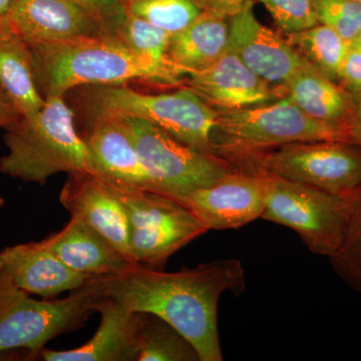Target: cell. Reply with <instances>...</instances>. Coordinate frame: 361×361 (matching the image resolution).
<instances>
[{
  "label": "cell",
  "instance_id": "cell-1",
  "mask_svg": "<svg viewBox=\"0 0 361 361\" xmlns=\"http://www.w3.org/2000/svg\"><path fill=\"white\" fill-rule=\"evenodd\" d=\"M102 279L104 296L130 311L165 320L193 344L201 361L223 360L218 303L225 292L239 295L245 289L241 261L222 259L177 272L137 263Z\"/></svg>",
  "mask_w": 361,
  "mask_h": 361
},
{
  "label": "cell",
  "instance_id": "cell-2",
  "mask_svg": "<svg viewBox=\"0 0 361 361\" xmlns=\"http://www.w3.org/2000/svg\"><path fill=\"white\" fill-rule=\"evenodd\" d=\"M28 47L35 84L44 99L65 97L68 90L87 85L142 82L178 87L186 78L179 68L160 65L133 51L114 32Z\"/></svg>",
  "mask_w": 361,
  "mask_h": 361
},
{
  "label": "cell",
  "instance_id": "cell-3",
  "mask_svg": "<svg viewBox=\"0 0 361 361\" xmlns=\"http://www.w3.org/2000/svg\"><path fill=\"white\" fill-rule=\"evenodd\" d=\"M4 130L8 152L0 157L1 174L39 185L59 173L94 175L90 149L63 97L45 99L39 113L20 116Z\"/></svg>",
  "mask_w": 361,
  "mask_h": 361
},
{
  "label": "cell",
  "instance_id": "cell-4",
  "mask_svg": "<svg viewBox=\"0 0 361 361\" xmlns=\"http://www.w3.org/2000/svg\"><path fill=\"white\" fill-rule=\"evenodd\" d=\"M104 297L102 277H90L65 298L37 300L0 271V360L18 350L35 360L47 342L84 327Z\"/></svg>",
  "mask_w": 361,
  "mask_h": 361
},
{
  "label": "cell",
  "instance_id": "cell-5",
  "mask_svg": "<svg viewBox=\"0 0 361 361\" xmlns=\"http://www.w3.org/2000/svg\"><path fill=\"white\" fill-rule=\"evenodd\" d=\"M84 103L90 121L139 118L197 151L216 155L213 134L218 111L185 85L157 94L137 92L126 85H89Z\"/></svg>",
  "mask_w": 361,
  "mask_h": 361
},
{
  "label": "cell",
  "instance_id": "cell-6",
  "mask_svg": "<svg viewBox=\"0 0 361 361\" xmlns=\"http://www.w3.org/2000/svg\"><path fill=\"white\" fill-rule=\"evenodd\" d=\"M348 142L344 123L306 115L288 97L235 111H218L213 134L216 155L249 159L292 142Z\"/></svg>",
  "mask_w": 361,
  "mask_h": 361
},
{
  "label": "cell",
  "instance_id": "cell-7",
  "mask_svg": "<svg viewBox=\"0 0 361 361\" xmlns=\"http://www.w3.org/2000/svg\"><path fill=\"white\" fill-rule=\"evenodd\" d=\"M104 182L125 207L129 220L130 254L135 263L163 270L171 256L208 231L184 204L173 197Z\"/></svg>",
  "mask_w": 361,
  "mask_h": 361
},
{
  "label": "cell",
  "instance_id": "cell-8",
  "mask_svg": "<svg viewBox=\"0 0 361 361\" xmlns=\"http://www.w3.org/2000/svg\"><path fill=\"white\" fill-rule=\"evenodd\" d=\"M264 173L267 197L261 218L295 231L312 253L334 255L345 235L353 197Z\"/></svg>",
  "mask_w": 361,
  "mask_h": 361
},
{
  "label": "cell",
  "instance_id": "cell-9",
  "mask_svg": "<svg viewBox=\"0 0 361 361\" xmlns=\"http://www.w3.org/2000/svg\"><path fill=\"white\" fill-rule=\"evenodd\" d=\"M122 123L157 191L180 200L217 182L235 170L222 157L197 151L153 123L139 118H116Z\"/></svg>",
  "mask_w": 361,
  "mask_h": 361
},
{
  "label": "cell",
  "instance_id": "cell-10",
  "mask_svg": "<svg viewBox=\"0 0 361 361\" xmlns=\"http://www.w3.org/2000/svg\"><path fill=\"white\" fill-rule=\"evenodd\" d=\"M256 172L276 175L329 193L353 197L361 189V148L348 142H292L254 157Z\"/></svg>",
  "mask_w": 361,
  "mask_h": 361
},
{
  "label": "cell",
  "instance_id": "cell-11",
  "mask_svg": "<svg viewBox=\"0 0 361 361\" xmlns=\"http://www.w3.org/2000/svg\"><path fill=\"white\" fill-rule=\"evenodd\" d=\"M266 197L264 173L235 169L210 186L195 190L179 201L209 231L237 229L261 218Z\"/></svg>",
  "mask_w": 361,
  "mask_h": 361
},
{
  "label": "cell",
  "instance_id": "cell-12",
  "mask_svg": "<svg viewBox=\"0 0 361 361\" xmlns=\"http://www.w3.org/2000/svg\"><path fill=\"white\" fill-rule=\"evenodd\" d=\"M229 49L258 77L280 87L307 63L286 37L256 18L251 0L229 18Z\"/></svg>",
  "mask_w": 361,
  "mask_h": 361
},
{
  "label": "cell",
  "instance_id": "cell-13",
  "mask_svg": "<svg viewBox=\"0 0 361 361\" xmlns=\"http://www.w3.org/2000/svg\"><path fill=\"white\" fill-rule=\"evenodd\" d=\"M185 87L217 111H235L276 102L282 87L258 77L231 49L204 70L189 73Z\"/></svg>",
  "mask_w": 361,
  "mask_h": 361
},
{
  "label": "cell",
  "instance_id": "cell-14",
  "mask_svg": "<svg viewBox=\"0 0 361 361\" xmlns=\"http://www.w3.org/2000/svg\"><path fill=\"white\" fill-rule=\"evenodd\" d=\"M9 20L13 32L28 44L113 32L73 0H13Z\"/></svg>",
  "mask_w": 361,
  "mask_h": 361
},
{
  "label": "cell",
  "instance_id": "cell-15",
  "mask_svg": "<svg viewBox=\"0 0 361 361\" xmlns=\"http://www.w3.org/2000/svg\"><path fill=\"white\" fill-rule=\"evenodd\" d=\"M59 202L71 216L84 221L115 246L133 264L130 227L122 202L101 178L92 174L68 175Z\"/></svg>",
  "mask_w": 361,
  "mask_h": 361
},
{
  "label": "cell",
  "instance_id": "cell-16",
  "mask_svg": "<svg viewBox=\"0 0 361 361\" xmlns=\"http://www.w3.org/2000/svg\"><path fill=\"white\" fill-rule=\"evenodd\" d=\"M97 310L101 324L87 343L68 350L44 348L37 357L45 361H137L146 313L127 310L106 296Z\"/></svg>",
  "mask_w": 361,
  "mask_h": 361
},
{
  "label": "cell",
  "instance_id": "cell-17",
  "mask_svg": "<svg viewBox=\"0 0 361 361\" xmlns=\"http://www.w3.org/2000/svg\"><path fill=\"white\" fill-rule=\"evenodd\" d=\"M0 271L23 291L47 300L75 290L90 278L71 269L39 242L18 244L0 251Z\"/></svg>",
  "mask_w": 361,
  "mask_h": 361
},
{
  "label": "cell",
  "instance_id": "cell-18",
  "mask_svg": "<svg viewBox=\"0 0 361 361\" xmlns=\"http://www.w3.org/2000/svg\"><path fill=\"white\" fill-rule=\"evenodd\" d=\"M90 123L80 135L90 149L94 175L106 182L158 192L122 123L116 118Z\"/></svg>",
  "mask_w": 361,
  "mask_h": 361
},
{
  "label": "cell",
  "instance_id": "cell-19",
  "mask_svg": "<svg viewBox=\"0 0 361 361\" xmlns=\"http://www.w3.org/2000/svg\"><path fill=\"white\" fill-rule=\"evenodd\" d=\"M39 244L71 269L87 277L111 276L135 265L99 233L73 216L61 231L49 235Z\"/></svg>",
  "mask_w": 361,
  "mask_h": 361
},
{
  "label": "cell",
  "instance_id": "cell-20",
  "mask_svg": "<svg viewBox=\"0 0 361 361\" xmlns=\"http://www.w3.org/2000/svg\"><path fill=\"white\" fill-rule=\"evenodd\" d=\"M228 49L229 20L204 11L191 25L171 35L168 56L187 77L212 65Z\"/></svg>",
  "mask_w": 361,
  "mask_h": 361
},
{
  "label": "cell",
  "instance_id": "cell-21",
  "mask_svg": "<svg viewBox=\"0 0 361 361\" xmlns=\"http://www.w3.org/2000/svg\"><path fill=\"white\" fill-rule=\"evenodd\" d=\"M282 90L285 97L311 118L345 125L350 116L353 94L308 61Z\"/></svg>",
  "mask_w": 361,
  "mask_h": 361
},
{
  "label": "cell",
  "instance_id": "cell-22",
  "mask_svg": "<svg viewBox=\"0 0 361 361\" xmlns=\"http://www.w3.org/2000/svg\"><path fill=\"white\" fill-rule=\"evenodd\" d=\"M0 90L21 116H32L44 106L33 75L30 47L16 33L0 37Z\"/></svg>",
  "mask_w": 361,
  "mask_h": 361
},
{
  "label": "cell",
  "instance_id": "cell-23",
  "mask_svg": "<svg viewBox=\"0 0 361 361\" xmlns=\"http://www.w3.org/2000/svg\"><path fill=\"white\" fill-rule=\"evenodd\" d=\"M285 37L308 63L323 75L338 82L342 63L350 44L336 30L326 25H317Z\"/></svg>",
  "mask_w": 361,
  "mask_h": 361
},
{
  "label": "cell",
  "instance_id": "cell-24",
  "mask_svg": "<svg viewBox=\"0 0 361 361\" xmlns=\"http://www.w3.org/2000/svg\"><path fill=\"white\" fill-rule=\"evenodd\" d=\"M137 361H201L186 337L158 316L146 313Z\"/></svg>",
  "mask_w": 361,
  "mask_h": 361
},
{
  "label": "cell",
  "instance_id": "cell-25",
  "mask_svg": "<svg viewBox=\"0 0 361 361\" xmlns=\"http://www.w3.org/2000/svg\"><path fill=\"white\" fill-rule=\"evenodd\" d=\"M126 13L174 35L191 25L202 13L196 0H126Z\"/></svg>",
  "mask_w": 361,
  "mask_h": 361
},
{
  "label": "cell",
  "instance_id": "cell-26",
  "mask_svg": "<svg viewBox=\"0 0 361 361\" xmlns=\"http://www.w3.org/2000/svg\"><path fill=\"white\" fill-rule=\"evenodd\" d=\"M114 33L133 51L145 58L160 65L177 68L168 56L169 42L172 35L158 26L125 11L116 23Z\"/></svg>",
  "mask_w": 361,
  "mask_h": 361
},
{
  "label": "cell",
  "instance_id": "cell-27",
  "mask_svg": "<svg viewBox=\"0 0 361 361\" xmlns=\"http://www.w3.org/2000/svg\"><path fill=\"white\" fill-rule=\"evenodd\" d=\"M329 261L336 274L361 294V189L353 196L341 245Z\"/></svg>",
  "mask_w": 361,
  "mask_h": 361
},
{
  "label": "cell",
  "instance_id": "cell-28",
  "mask_svg": "<svg viewBox=\"0 0 361 361\" xmlns=\"http://www.w3.org/2000/svg\"><path fill=\"white\" fill-rule=\"evenodd\" d=\"M319 25L336 30L349 44L361 32V4L355 0H312Z\"/></svg>",
  "mask_w": 361,
  "mask_h": 361
},
{
  "label": "cell",
  "instance_id": "cell-29",
  "mask_svg": "<svg viewBox=\"0 0 361 361\" xmlns=\"http://www.w3.org/2000/svg\"><path fill=\"white\" fill-rule=\"evenodd\" d=\"M285 35L302 32L319 25L312 0H260Z\"/></svg>",
  "mask_w": 361,
  "mask_h": 361
},
{
  "label": "cell",
  "instance_id": "cell-30",
  "mask_svg": "<svg viewBox=\"0 0 361 361\" xmlns=\"http://www.w3.org/2000/svg\"><path fill=\"white\" fill-rule=\"evenodd\" d=\"M338 82L350 92H361V51L349 47L348 54L342 63Z\"/></svg>",
  "mask_w": 361,
  "mask_h": 361
},
{
  "label": "cell",
  "instance_id": "cell-31",
  "mask_svg": "<svg viewBox=\"0 0 361 361\" xmlns=\"http://www.w3.org/2000/svg\"><path fill=\"white\" fill-rule=\"evenodd\" d=\"M97 14L106 23L114 32V28L125 13V8L118 0H73Z\"/></svg>",
  "mask_w": 361,
  "mask_h": 361
},
{
  "label": "cell",
  "instance_id": "cell-32",
  "mask_svg": "<svg viewBox=\"0 0 361 361\" xmlns=\"http://www.w3.org/2000/svg\"><path fill=\"white\" fill-rule=\"evenodd\" d=\"M204 11L230 18L241 11L247 0H196Z\"/></svg>",
  "mask_w": 361,
  "mask_h": 361
},
{
  "label": "cell",
  "instance_id": "cell-33",
  "mask_svg": "<svg viewBox=\"0 0 361 361\" xmlns=\"http://www.w3.org/2000/svg\"><path fill=\"white\" fill-rule=\"evenodd\" d=\"M353 94V110L346 122L348 141L361 148V92Z\"/></svg>",
  "mask_w": 361,
  "mask_h": 361
},
{
  "label": "cell",
  "instance_id": "cell-34",
  "mask_svg": "<svg viewBox=\"0 0 361 361\" xmlns=\"http://www.w3.org/2000/svg\"><path fill=\"white\" fill-rule=\"evenodd\" d=\"M20 114L14 108L6 94L0 90V128L6 129L9 125L20 118Z\"/></svg>",
  "mask_w": 361,
  "mask_h": 361
},
{
  "label": "cell",
  "instance_id": "cell-35",
  "mask_svg": "<svg viewBox=\"0 0 361 361\" xmlns=\"http://www.w3.org/2000/svg\"><path fill=\"white\" fill-rule=\"evenodd\" d=\"M13 0H0V37L13 32L9 20Z\"/></svg>",
  "mask_w": 361,
  "mask_h": 361
},
{
  "label": "cell",
  "instance_id": "cell-36",
  "mask_svg": "<svg viewBox=\"0 0 361 361\" xmlns=\"http://www.w3.org/2000/svg\"><path fill=\"white\" fill-rule=\"evenodd\" d=\"M351 47H356V49H360L361 51V32L357 37L353 39V42L350 44Z\"/></svg>",
  "mask_w": 361,
  "mask_h": 361
},
{
  "label": "cell",
  "instance_id": "cell-37",
  "mask_svg": "<svg viewBox=\"0 0 361 361\" xmlns=\"http://www.w3.org/2000/svg\"><path fill=\"white\" fill-rule=\"evenodd\" d=\"M4 205H6V200H4L2 197H0V212H1L2 209H4Z\"/></svg>",
  "mask_w": 361,
  "mask_h": 361
},
{
  "label": "cell",
  "instance_id": "cell-38",
  "mask_svg": "<svg viewBox=\"0 0 361 361\" xmlns=\"http://www.w3.org/2000/svg\"><path fill=\"white\" fill-rule=\"evenodd\" d=\"M355 1L358 2V4H361V0H355Z\"/></svg>",
  "mask_w": 361,
  "mask_h": 361
}]
</instances>
